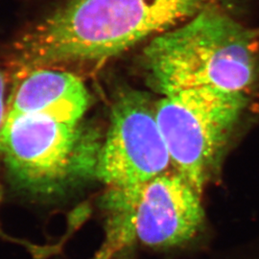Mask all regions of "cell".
Wrapping results in <instances>:
<instances>
[{
	"label": "cell",
	"mask_w": 259,
	"mask_h": 259,
	"mask_svg": "<svg viewBox=\"0 0 259 259\" xmlns=\"http://www.w3.org/2000/svg\"><path fill=\"white\" fill-rule=\"evenodd\" d=\"M216 0H68L14 45L19 77L38 68L102 63L215 5Z\"/></svg>",
	"instance_id": "1"
},
{
	"label": "cell",
	"mask_w": 259,
	"mask_h": 259,
	"mask_svg": "<svg viewBox=\"0 0 259 259\" xmlns=\"http://www.w3.org/2000/svg\"><path fill=\"white\" fill-rule=\"evenodd\" d=\"M142 62L163 95L213 89L251 97L259 89V31L214 5L154 37Z\"/></svg>",
	"instance_id": "2"
},
{
	"label": "cell",
	"mask_w": 259,
	"mask_h": 259,
	"mask_svg": "<svg viewBox=\"0 0 259 259\" xmlns=\"http://www.w3.org/2000/svg\"><path fill=\"white\" fill-rule=\"evenodd\" d=\"M100 147L98 139L80 123L46 116H6L0 131V153L9 177L31 194H52L95 174Z\"/></svg>",
	"instance_id": "3"
},
{
	"label": "cell",
	"mask_w": 259,
	"mask_h": 259,
	"mask_svg": "<svg viewBox=\"0 0 259 259\" xmlns=\"http://www.w3.org/2000/svg\"><path fill=\"white\" fill-rule=\"evenodd\" d=\"M201 193L176 170L140 185L109 188L104 197L111 254L140 243L168 248L193 238L204 221Z\"/></svg>",
	"instance_id": "4"
},
{
	"label": "cell",
	"mask_w": 259,
	"mask_h": 259,
	"mask_svg": "<svg viewBox=\"0 0 259 259\" xmlns=\"http://www.w3.org/2000/svg\"><path fill=\"white\" fill-rule=\"evenodd\" d=\"M250 101L248 95L189 89L163 95L156 104L172 168L201 194Z\"/></svg>",
	"instance_id": "5"
},
{
	"label": "cell",
	"mask_w": 259,
	"mask_h": 259,
	"mask_svg": "<svg viewBox=\"0 0 259 259\" xmlns=\"http://www.w3.org/2000/svg\"><path fill=\"white\" fill-rule=\"evenodd\" d=\"M170 167L156 105L142 92H121L111 106L110 127L100 147L95 175L109 188H124L146 183Z\"/></svg>",
	"instance_id": "6"
},
{
	"label": "cell",
	"mask_w": 259,
	"mask_h": 259,
	"mask_svg": "<svg viewBox=\"0 0 259 259\" xmlns=\"http://www.w3.org/2000/svg\"><path fill=\"white\" fill-rule=\"evenodd\" d=\"M90 95L83 82L66 71L38 68L21 78L7 104L6 116L32 114L79 124Z\"/></svg>",
	"instance_id": "7"
},
{
	"label": "cell",
	"mask_w": 259,
	"mask_h": 259,
	"mask_svg": "<svg viewBox=\"0 0 259 259\" xmlns=\"http://www.w3.org/2000/svg\"><path fill=\"white\" fill-rule=\"evenodd\" d=\"M5 92H6V81L3 72L0 70V131L4 124L6 117L7 106L5 104Z\"/></svg>",
	"instance_id": "8"
},
{
	"label": "cell",
	"mask_w": 259,
	"mask_h": 259,
	"mask_svg": "<svg viewBox=\"0 0 259 259\" xmlns=\"http://www.w3.org/2000/svg\"><path fill=\"white\" fill-rule=\"evenodd\" d=\"M94 259H113V254L109 253V252H107L105 250H102L101 252H99L97 254V256H95Z\"/></svg>",
	"instance_id": "9"
}]
</instances>
